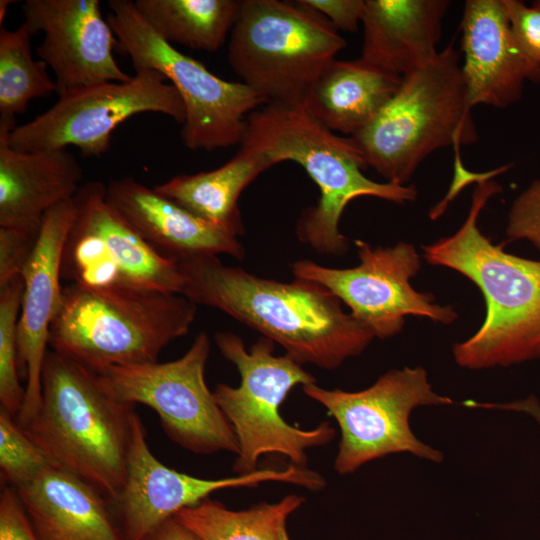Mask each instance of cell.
Returning <instances> with one entry per match:
<instances>
[{"instance_id":"cell-24","label":"cell","mask_w":540,"mask_h":540,"mask_svg":"<svg viewBox=\"0 0 540 540\" xmlns=\"http://www.w3.org/2000/svg\"><path fill=\"white\" fill-rule=\"evenodd\" d=\"M272 166L261 154L241 148L216 169L180 174L153 188L203 220L239 236L244 233L239 197L258 175Z\"/></svg>"},{"instance_id":"cell-8","label":"cell","mask_w":540,"mask_h":540,"mask_svg":"<svg viewBox=\"0 0 540 540\" xmlns=\"http://www.w3.org/2000/svg\"><path fill=\"white\" fill-rule=\"evenodd\" d=\"M215 343L241 377L238 387L218 384L213 392L237 438L234 471L238 475L256 471L259 457L268 453L282 454L291 464L305 467L306 450L328 444L336 431L327 421L312 430L299 429L282 418L279 408L295 386L315 383V378L288 355H273L274 341L265 336L249 350L232 332H217Z\"/></svg>"},{"instance_id":"cell-11","label":"cell","mask_w":540,"mask_h":540,"mask_svg":"<svg viewBox=\"0 0 540 540\" xmlns=\"http://www.w3.org/2000/svg\"><path fill=\"white\" fill-rule=\"evenodd\" d=\"M209 352V336L200 332L176 360L115 366L98 374L119 400L153 409L165 434L180 447L199 455H238L234 430L205 381Z\"/></svg>"},{"instance_id":"cell-5","label":"cell","mask_w":540,"mask_h":540,"mask_svg":"<svg viewBox=\"0 0 540 540\" xmlns=\"http://www.w3.org/2000/svg\"><path fill=\"white\" fill-rule=\"evenodd\" d=\"M196 314L197 305L181 294L68 283L50 326L49 347L96 373L155 362L189 332Z\"/></svg>"},{"instance_id":"cell-16","label":"cell","mask_w":540,"mask_h":540,"mask_svg":"<svg viewBox=\"0 0 540 540\" xmlns=\"http://www.w3.org/2000/svg\"><path fill=\"white\" fill-rule=\"evenodd\" d=\"M21 10L31 35L44 33L36 54L52 69L59 98L132 79L113 56L118 41L98 0H26Z\"/></svg>"},{"instance_id":"cell-9","label":"cell","mask_w":540,"mask_h":540,"mask_svg":"<svg viewBox=\"0 0 540 540\" xmlns=\"http://www.w3.org/2000/svg\"><path fill=\"white\" fill-rule=\"evenodd\" d=\"M108 4L107 21L134 69L159 71L179 93L185 108L180 131L183 144L194 151L241 144L248 116L267 100L243 82L219 78L164 41L141 16L134 1L110 0Z\"/></svg>"},{"instance_id":"cell-37","label":"cell","mask_w":540,"mask_h":540,"mask_svg":"<svg viewBox=\"0 0 540 540\" xmlns=\"http://www.w3.org/2000/svg\"><path fill=\"white\" fill-rule=\"evenodd\" d=\"M12 2L13 1H10V0H1L0 1V24H1V27H2V23L4 21V18L6 16V13H7V8Z\"/></svg>"},{"instance_id":"cell-22","label":"cell","mask_w":540,"mask_h":540,"mask_svg":"<svg viewBox=\"0 0 540 540\" xmlns=\"http://www.w3.org/2000/svg\"><path fill=\"white\" fill-rule=\"evenodd\" d=\"M446 0H365L361 58L403 77L439 51Z\"/></svg>"},{"instance_id":"cell-15","label":"cell","mask_w":540,"mask_h":540,"mask_svg":"<svg viewBox=\"0 0 540 540\" xmlns=\"http://www.w3.org/2000/svg\"><path fill=\"white\" fill-rule=\"evenodd\" d=\"M276 481L316 491L325 487L324 478L306 467L290 464L283 470L263 469L221 479H204L169 468L151 452L138 417L130 448L127 476L114 504L125 540H145L159 525L180 510L197 505L215 491L256 487Z\"/></svg>"},{"instance_id":"cell-10","label":"cell","mask_w":540,"mask_h":540,"mask_svg":"<svg viewBox=\"0 0 540 540\" xmlns=\"http://www.w3.org/2000/svg\"><path fill=\"white\" fill-rule=\"evenodd\" d=\"M302 389L339 426L341 439L334 460L338 474H351L372 460L396 453L442 462L443 453L422 442L410 427L416 408L454 404L450 397L433 390L424 368L392 369L370 387L355 392L328 390L315 383Z\"/></svg>"},{"instance_id":"cell-38","label":"cell","mask_w":540,"mask_h":540,"mask_svg":"<svg viewBox=\"0 0 540 540\" xmlns=\"http://www.w3.org/2000/svg\"><path fill=\"white\" fill-rule=\"evenodd\" d=\"M278 540H290L289 535H288V532H287L286 525H284V526L281 528L280 533H279V539H278Z\"/></svg>"},{"instance_id":"cell-25","label":"cell","mask_w":540,"mask_h":540,"mask_svg":"<svg viewBox=\"0 0 540 540\" xmlns=\"http://www.w3.org/2000/svg\"><path fill=\"white\" fill-rule=\"evenodd\" d=\"M239 0H136L135 7L167 43L215 52L236 21Z\"/></svg>"},{"instance_id":"cell-4","label":"cell","mask_w":540,"mask_h":540,"mask_svg":"<svg viewBox=\"0 0 540 540\" xmlns=\"http://www.w3.org/2000/svg\"><path fill=\"white\" fill-rule=\"evenodd\" d=\"M272 165L294 161L320 190L315 206L298 220V239L321 255L340 256L349 244L339 230L345 207L355 198L370 196L397 204L414 201V186L375 182L362 170L364 156L351 137H342L312 118L303 106L267 103L247 118L241 142Z\"/></svg>"},{"instance_id":"cell-3","label":"cell","mask_w":540,"mask_h":540,"mask_svg":"<svg viewBox=\"0 0 540 540\" xmlns=\"http://www.w3.org/2000/svg\"><path fill=\"white\" fill-rule=\"evenodd\" d=\"M135 405L116 398L100 374L49 349L41 401L20 425L54 465L96 488L113 505L124 487Z\"/></svg>"},{"instance_id":"cell-32","label":"cell","mask_w":540,"mask_h":540,"mask_svg":"<svg viewBox=\"0 0 540 540\" xmlns=\"http://www.w3.org/2000/svg\"><path fill=\"white\" fill-rule=\"evenodd\" d=\"M513 37L527 58L540 66V0L528 6L520 0H505Z\"/></svg>"},{"instance_id":"cell-12","label":"cell","mask_w":540,"mask_h":540,"mask_svg":"<svg viewBox=\"0 0 540 540\" xmlns=\"http://www.w3.org/2000/svg\"><path fill=\"white\" fill-rule=\"evenodd\" d=\"M106 184L89 181L73 197L75 217L61 256V279L88 288L181 294L184 277L107 203Z\"/></svg>"},{"instance_id":"cell-27","label":"cell","mask_w":540,"mask_h":540,"mask_svg":"<svg viewBox=\"0 0 540 540\" xmlns=\"http://www.w3.org/2000/svg\"><path fill=\"white\" fill-rule=\"evenodd\" d=\"M31 36L24 23L14 30L0 28V133L17 127L16 115L31 100L57 92L48 66L32 57Z\"/></svg>"},{"instance_id":"cell-18","label":"cell","mask_w":540,"mask_h":540,"mask_svg":"<svg viewBox=\"0 0 540 540\" xmlns=\"http://www.w3.org/2000/svg\"><path fill=\"white\" fill-rule=\"evenodd\" d=\"M461 31V71L471 108H507L521 99L527 81L540 83V66L513 37L505 0H467Z\"/></svg>"},{"instance_id":"cell-14","label":"cell","mask_w":540,"mask_h":540,"mask_svg":"<svg viewBox=\"0 0 540 540\" xmlns=\"http://www.w3.org/2000/svg\"><path fill=\"white\" fill-rule=\"evenodd\" d=\"M360 263L337 269L311 260L290 265L296 279L316 283L336 296L350 314L365 325L375 338L399 334L408 315L425 317L443 325L452 324L458 314L450 305H439L431 293L419 292L411 285L421 268V257L406 242L394 246L372 247L354 241Z\"/></svg>"},{"instance_id":"cell-19","label":"cell","mask_w":540,"mask_h":540,"mask_svg":"<svg viewBox=\"0 0 540 540\" xmlns=\"http://www.w3.org/2000/svg\"><path fill=\"white\" fill-rule=\"evenodd\" d=\"M109 206L145 241L164 256L227 254L242 259L238 236L191 213L133 177L106 184Z\"/></svg>"},{"instance_id":"cell-1","label":"cell","mask_w":540,"mask_h":540,"mask_svg":"<svg viewBox=\"0 0 540 540\" xmlns=\"http://www.w3.org/2000/svg\"><path fill=\"white\" fill-rule=\"evenodd\" d=\"M184 277L181 295L218 309L279 343L299 364L336 369L375 338L324 287L302 279L285 283L224 265L217 255L175 259Z\"/></svg>"},{"instance_id":"cell-17","label":"cell","mask_w":540,"mask_h":540,"mask_svg":"<svg viewBox=\"0 0 540 540\" xmlns=\"http://www.w3.org/2000/svg\"><path fill=\"white\" fill-rule=\"evenodd\" d=\"M74 217L73 198L46 212L37 246L21 275L24 291L17 326V346L19 371L26 379V387L23 406L16 417L20 425L34 415L41 401V377L48 352L49 331L62 296V250Z\"/></svg>"},{"instance_id":"cell-34","label":"cell","mask_w":540,"mask_h":540,"mask_svg":"<svg viewBox=\"0 0 540 540\" xmlns=\"http://www.w3.org/2000/svg\"><path fill=\"white\" fill-rule=\"evenodd\" d=\"M320 13L338 30L354 32L361 22L365 0H299Z\"/></svg>"},{"instance_id":"cell-21","label":"cell","mask_w":540,"mask_h":540,"mask_svg":"<svg viewBox=\"0 0 540 540\" xmlns=\"http://www.w3.org/2000/svg\"><path fill=\"white\" fill-rule=\"evenodd\" d=\"M82 176L67 149L18 151L0 133V227L39 231L48 210L75 196Z\"/></svg>"},{"instance_id":"cell-28","label":"cell","mask_w":540,"mask_h":540,"mask_svg":"<svg viewBox=\"0 0 540 540\" xmlns=\"http://www.w3.org/2000/svg\"><path fill=\"white\" fill-rule=\"evenodd\" d=\"M24 291L22 276L0 287V404L15 418L19 414L25 389L20 385L17 326Z\"/></svg>"},{"instance_id":"cell-20","label":"cell","mask_w":540,"mask_h":540,"mask_svg":"<svg viewBox=\"0 0 540 540\" xmlns=\"http://www.w3.org/2000/svg\"><path fill=\"white\" fill-rule=\"evenodd\" d=\"M15 489L38 540H125L110 502L63 468L52 465Z\"/></svg>"},{"instance_id":"cell-30","label":"cell","mask_w":540,"mask_h":540,"mask_svg":"<svg viewBox=\"0 0 540 540\" xmlns=\"http://www.w3.org/2000/svg\"><path fill=\"white\" fill-rule=\"evenodd\" d=\"M505 232L508 241L527 240L540 252V179L514 200Z\"/></svg>"},{"instance_id":"cell-36","label":"cell","mask_w":540,"mask_h":540,"mask_svg":"<svg viewBox=\"0 0 540 540\" xmlns=\"http://www.w3.org/2000/svg\"><path fill=\"white\" fill-rule=\"evenodd\" d=\"M145 540H202L174 517L152 531Z\"/></svg>"},{"instance_id":"cell-6","label":"cell","mask_w":540,"mask_h":540,"mask_svg":"<svg viewBox=\"0 0 540 540\" xmlns=\"http://www.w3.org/2000/svg\"><path fill=\"white\" fill-rule=\"evenodd\" d=\"M471 109L460 53L451 41L432 61L404 75L378 115L350 137L367 167L388 183L405 185L433 151L477 140Z\"/></svg>"},{"instance_id":"cell-13","label":"cell","mask_w":540,"mask_h":540,"mask_svg":"<svg viewBox=\"0 0 540 540\" xmlns=\"http://www.w3.org/2000/svg\"><path fill=\"white\" fill-rule=\"evenodd\" d=\"M166 80L157 70L139 67L128 82H108L59 98L6 134L7 142L25 152L74 146L83 157L99 158L110 149L115 129L137 114L161 113L184 124L182 99Z\"/></svg>"},{"instance_id":"cell-33","label":"cell","mask_w":540,"mask_h":540,"mask_svg":"<svg viewBox=\"0 0 540 540\" xmlns=\"http://www.w3.org/2000/svg\"><path fill=\"white\" fill-rule=\"evenodd\" d=\"M0 540H38L15 488L2 486Z\"/></svg>"},{"instance_id":"cell-26","label":"cell","mask_w":540,"mask_h":540,"mask_svg":"<svg viewBox=\"0 0 540 540\" xmlns=\"http://www.w3.org/2000/svg\"><path fill=\"white\" fill-rule=\"evenodd\" d=\"M290 494L276 503H258L246 510H230L206 498L184 508L174 518L202 540H278L287 518L304 502Z\"/></svg>"},{"instance_id":"cell-29","label":"cell","mask_w":540,"mask_h":540,"mask_svg":"<svg viewBox=\"0 0 540 540\" xmlns=\"http://www.w3.org/2000/svg\"><path fill=\"white\" fill-rule=\"evenodd\" d=\"M52 465H54L53 462L25 433L16 418L0 409V476L2 486L17 488Z\"/></svg>"},{"instance_id":"cell-23","label":"cell","mask_w":540,"mask_h":540,"mask_svg":"<svg viewBox=\"0 0 540 540\" xmlns=\"http://www.w3.org/2000/svg\"><path fill=\"white\" fill-rule=\"evenodd\" d=\"M402 77L361 57L333 60L306 95L305 111L331 131L350 136L366 127L397 91Z\"/></svg>"},{"instance_id":"cell-31","label":"cell","mask_w":540,"mask_h":540,"mask_svg":"<svg viewBox=\"0 0 540 540\" xmlns=\"http://www.w3.org/2000/svg\"><path fill=\"white\" fill-rule=\"evenodd\" d=\"M39 231L0 227V287L21 276L37 246Z\"/></svg>"},{"instance_id":"cell-7","label":"cell","mask_w":540,"mask_h":540,"mask_svg":"<svg viewBox=\"0 0 540 540\" xmlns=\"http://www.w3.org/2000/svg\"><path fill=\"white\" fill-rule=\"evenodd\" d=\"M346 46L329 20L299 0H242L227 58L267 103L303 106L314 82Z\"/></svg>"},{"instance_id":"cell-35","label":"cell","mask_w":540,"mask_h":540,"mask_svg":"<svg viewBox=\"0 0 540 540\" xmlns=\"http://www.w3.org/2000/svg\"><path fill=\"white\" fill-rule=\"evenodd\" d=\"M464 405L469 408L498 409L505 411L521 412L532 417L540 426V402L537 397L530 395L525 399H519L507 403H485L474 400H466Z\"/></svg>"},{"instance_id":"cell-2","label":"cell","mask_w":540,"mask_h":540,"mask_svg":"<svg viewBox=\"0 0 540 540\" xmlns=\"http://www.w3.org/2000/svg\"><path fill=\"white\" fill-rule=\"evenodd\" d=\"M501 191L493 178L477 182L461 227L422 246L428 264L460 273L484 297L486 314L480 328L452 349L457 365L469 370L540 359V261L506 252L478 227L481 211Z\"/></svg>"}]
</instances>
